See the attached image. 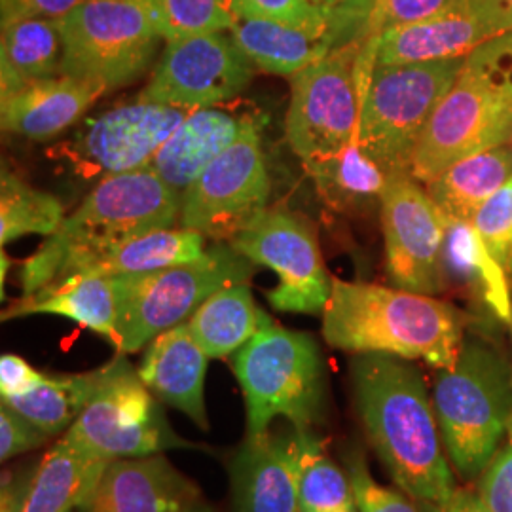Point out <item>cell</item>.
<instances>
[{"label": "cell", "mask_w": 512, "mask_h": 512, "mask_svg": "<svg viewBox=\"0 0 512 512\" xmlns=\"http://www.w3.org/2000/svg\"><path fill=\"white\" fill-rule=\"evenodd\" d=\"M207 365L209 355L184 321L148 344L137 372L158 401L181 410L202 429H209L203 397Z\"/></svg>", "instance_id": "20"}, {"label": "cell", "mask_w": 512, "mask_h": 512, "mask_svg": "<svg viewBox=\"0 0 512 512\" xmlns=\"http://www.w3.org/2000/svg\"><path fill=\"white\" fill-rule=\"evenodd\" d=\"M486 40L488 35L476 21L469 2L454 0L431 18L378 35L376 65H410L467 57Z\"/></svg>", "instance_id": "22"}, {"label": "cell", "mask_w": 512, "mask_h": 512, "mask_svg": "<svg viewBox=\"0 0 512 512\" xmlns=\"http://www.w3.org/2000/svg\"><path fill=\"white\" fill-rule=\"evenodd\" d=\"M63 40L57 19H23L2 27L0 97L61 73Z\"/></svg>", "instance_id": "29"}, {"label": "cell", "mask_w": 512, "mask_h": 512, "mask_svg": "<svg viewBox=\"0 0 512 512\" xmlns=\"http://www.w3.org/2000/svg\"><path fill=\"white\" fill-rule=\"evenodd\" d=\"M97 384V370L71 376H42L33 389L16 397H4L25 420L37 425L48 437L67 433L90 403Z\"/></svg>", "instance_id": "33"}, {"label": "cell", "mask_w": 512, "mask_h": 512, "mask_svg": "<svg viewBox=\"0 0 512 512\" xmlns=\"http://www.w3.org/2000/svg\"><path fill=\"white\" fill-rule=\"evenodd\" d=\"M298 431V512H357L348 473L311 429Z\"/></svg>", "instance_id": "34"}, {"label": "cell", "mask_w": 512, "mask_h": 512, "mask_svg": "<svg viewBox=\"0 0 512 512\" xmlns=\"http://www.w3.org/2000/svg\"><path fill=\"white\" fill-rule=\"evenodd\" d=\"M232 366L245 397L247 435L268 431L279 416L296 429L325 420V363L308 332L270 321L236 351Z\"/></svg>", "instance_id": "6"}, {"label": "cell", "mask_w": 512, "mask_h": 512, "mask_svg": "<svg viewBox=\"0 0 512 512\" xmlns=\"http://www.w3.org/2000/svg\"><path fill=\"white\" fill-rule=\"evenodd\" d=\"M200 490L162 454L112 459L80 512H184Z\"/></svg>", "instance_id": "18"}, {"label": "cell", "mask_w": 512, "mask_h": 512, "mask_svg": "<svg viewBox=\"0 0 512 512\" xmlns=\"http://www.w3.org/2000/svg\"><path fill=\"white\" fill-rule=\"evenodd\" d=\"M65 439L105 459L148 458L173 448H194L167 423L158 397L124 353L97 368L92 399Z\"/></svg>", "instance_id": "9"}, {"label": "cell", "mask_w": 512, "mask_h": 512, "mask_svg": "<svg viewBox=\"0 0 512 512\" xmlns=\"http://www.w3.org/2000/svg\"><path fill=\"white\" fill-rule=\"evenodd\" d=\"M203 238L205 236L200 232L184 226L147 232L112 245L74 275L116 277L154 272L175 264H184L205 253Z\"/></svg>", "instance_id": "31"}, {"label": "cell", "mask_w": 512, "mask_h": 512, "mask_svg": "<svg viewBox=\"0 0 512 512\" xmlns=\"http://www.w3.org/2000/svg\"><path fill=\"white\" fill-rule=\"evenodd\" d=\"M304 165L325 203L348 215H366L380 207L393 177L366 152L359 137L348 147Z\"/></svg>", "instance_id": "25"}, {"label": "cell", "mask_w": 512, "mask_h": 512, "mask_svg": "<svg viewBox=\"0 0 512 512\" xmlns=\"http://www.w3.org/2000/svg\"><path fill=\"white\" fill-rule=\"evenodd\" d=\"M442 272L448 285H456L484 302L495 317L512 323V304L505 268L495 260L473 222L448 219L442 245Z\"/></svg>", "instance_id": "24"}, {"label": "cell", "mask_w": 512, "mask_h": 512, "mask_svg": "<svg viewBox=\"0 0 512 512\" xmlns=\"http://www.w3.org/2000/svg\"><path fill=\"white\" fill-rule=\"evenodd\" d=\"M310 2H313L315 6H321V8H330V6L338 4L340 0H310Z\"/></svg>", "instance_id": "49"}, {"label": "cell", "mask_w": 512, "mask_h": 512, "mask_svg": "<svg viewBox=\"0 0 512 512\" xmlns=\"http://www.w3.org/2000/svg\"><path fill=\"white\" fill-rule=\"evenodd\" d=\"M512 177V143L446 167L425 190L448 219L473 222L476 211Z\"/></svg>", "instance_id": "28"}, {"label": "cell", "mask_w": 512, "mask_h": 512, "mask_svg": "<svg viewBox=\"0 0 512 512\" xmlns=\"http://www.w3.org/2000/svg\"><path fill=\"white\" fill-rule=\"evenodd\" d=\"M230 35L255 67L287 78L332 52L329 33L275 19H236Z\"/></svg>", "instance_id": "26"}, {"label": "cell", "mask_w": 512, "mask_h": 512, "mask_svg": "<svg viewBox=\"0 0 512 512\" xmlns=\"http://www.w3.org/2000/svg\"><path fill=\"white\" fill-rule=\"evenodd\" d=\"M184 512H211V511H209V509H207V507H205V505H203L202 501H200V503H196V505H194V507H190V509H188V511H184Z\"/></svg>", "instance_id": "50"}, {"label": "cell", "mask_w": 512, "mask_h": 512, "mask_svg": "<svg viewBox=\"0 0 512 512\" xmlns=\"http://www.w3.org/2000/svg\"><path fill=\"white\" fill-rule=\"evenodd\" d=\"M42 372L35 370L23 357L4 353L0 357V397H16L27 393L42 380Z\"/></svg>", "instance_id": "44"}, {"label": "cell", "mask_w": 512, "mask_h": 512, "mask_svg": "<svg viewBox=\"0 0 512 512\" xmlns=\"http://www.w3.org/2000/svg\"><path fill=\"white\" fill-rule=\"evenodd\" d=\"M255 266L230 243H219L184 264L110 277L118 300L112 346L124 355L145 348L164 330L188 321L211 294L228 285L249 283Z\"/></svg>", "instance_id": "7"}, {"label": "cell", "mask_w": 512, "mask_h": 512, "mask_svg": "<svg viewBox=\"0 0 512 512\" xmlns=\"http://www.w3.org/2000/svg\"><path fill=\"white\" fill-rule=\"evenodd\" d=\"M27 315H61L105 336L110 344L116 340L118 300L110 277L73 275L54 281L37 293L21 294L2 311V321Z\"/></svg>", "instance_id": "23"}, {"label": "cell", "mask_w": 512, "mask_h": 512, "mask_svg": "<svg viewBox=\"0 0 512 512\" xmlns=\"http://www.w3.org/2000/svg\"><path fill=\"white\" fill-rule=\"evenodd\" d=\"M512 143V93L463 65L414 150L410 175L427 184L446 167Z\"/></svg>", "instance_id": "10"}, {"label": "cell", "mask_w": 512, "mask_h": 512, "mask_svg": "<svg viewBox=\"0 0 512 512\" xmlns=\"http://www.w3.org/2000/svg\"><path fill=\"white\" fill-rule=\"evenodd\" d=\"M65 220V207L44 190L2 169L0 177V245L23 236H54Z\"/></svg>", "instance_id": "35"}, {"label": "cell", "mask_w": 512, "mask_h": 512, "mask_svg": "<svg viewBox=\"0 0 512 512\" xmlns=\"http://www.w3.org/2000/svg\"><path fill=\"white\" fill-rule=\"evenodd\" d=\"M188 112L145 101L103 112L88 120L67 148L74 171L88 179H107L152 164Z\"/></svg>", "instance_id": "16"}, {"label": "cell", "mask_w": 512, "mask_h": 512, "mask_svg": "<svg viewBox=\"0 0 512 512\" xmlns=\"http://www.w3.org/2000/svg\"><path fill=\"white\" fill-rule=\"evenodd\" d=\"M467 315L429 294L332 279L323 338L332 348L387 353L446 368L458 357Z\"/></svg>", "instance_id": "2"}, {"label": "cell", "mask_w": 512, "mask_h": 512, "mask_svg": "<svg viewBox=\"0 0 512 512\" xmlns=\"http://www.w3.org/2000/svg\"><path fill=\"white\" fill-rule=\"evenodd\" d=\"M183 198L175 194L152 164L101 179L65 217L61 228L21 264L23 294L78 274L112 245L147 232L173 228L181 219Z\"/></svg>", "instance_id": "3"}, {"label": "cell", "mask_w": 512, "mask_h": 512, "mask_svg": "<svg viewBox=\"0 0 512 512\" xmlns=\"http://www.w3.org/2000/svg\"><path fill=\"white\" fill-rule=\"evenodd\" d=\"M236 19H275L329 33V10L310 0H226Z\"/></svg>", "instance_id": "37"}, {"label": "cell", "mask_w": 512, "mask_h": 512, "mask_svg": "<svg viewBox=\"0 0 512 512\" xmlns=\"http://www.w3.org/2000/svg\"><path fill=\"white\" fill-rule=\"evenodd\" d=\"M110 459L59 439L38 461L25 512H73L90 499Z\"/></svg>", "instance_id": "27"}, {"label": "cell", "mask_w": 512, "mask_h": 512, "mask_svg": "<svg viewBox=\"0 0 512 512\" xmlns=\"http://www.w3.org/2000/svg\"><path fill=\"white\" fill-rule=\"evenodd\" d=\"M167 40L230 31L236 16L226 0H141Z\"/></svg>", "instance_id": "36"}, {"label": "cell", "mask_w": 512, "mask_h": 512, "mask_svg": "<svg viewBox=\"0 0 512 512\" xmlns=\"http://www.w3.org/2000/svg\"><path fill=\"white\" fill-rule=\"evenodd\" d=\"M37 467L4 473L0 484V512H25L29 490Z\"/></svg>", "instance_id": "46"}, {"label": "cell", "mask_w": 512, "mask_h": 512, "mask_svg": "<svg viewBox=\"0 0 512 512\" xmlns=\"http://www.w3.org/2000/svg\"><path fill=\"white\" fill-rule=\"evenodd\" d=\"M473 226L488 251L507 270L512 251V177L476 211Z\"/></svg>", "instance_id": "39"}, {"label": "cell", "mask_w": 512, "mask_h": 512, "mask_svg": "<svg viewBox=\"0 0 512 512\" xmlns=\"http://www.w3.org/2000/svg\"><path fill=\"white\" fill-rule=\"evenodd\" d=\"M511 329H512V323H511Z\"/></svg>", "instance_id": "53"}, {"label": "cell", "mask_w": 512, "mask_h": 512, "mask_svg": "<svg viewBox=\"0 0 512 512\" xmlns=\"http://www.w3.org/2000/svg\"><path fill=\"white\" fill-rule=\"evenodd\" d=\"M103 93L99 84L57 74L0 97V124L8 133L48 141L80 122Z\"/></svg>", "instance_id": "21"}, {"label": "cell", "mask_w": 512, "mask_h": 512, "mask_svg": "<svg viewBox=\"0 0 512 512\" xmlns=\"http://www.w3.org/2000/svg\"><path fill=\"white\" fill-rule=\"evenodd\" d=\"M507 270H509V272H512V251L511 256H509V262H507Z\"/></svg>", "instance_id": "51"}, {"label": "cell", "mask_w": 512, "mask_h": 512, "mask_svg": "<svg viewBox=\"0 0 512 512\" xmlns=\"http://www.w3.org/2000/svg\"><path fill=\"white\" fill-rule=\"evenodd\" d=\"M433 408L452 467L461 478L482 476L512 418V368L482 338H463L456 361L437 368Z\"/></svg>", "instance_id": "4"}, {"label": "cell", "mask_w": 512, "mask_h": 512, "mask_svg": "<svg viewBox=\"0 0 512 512\" xmlns=\"http://www.w3.org/2000/svg\"><path fill=\"white\" fill-rule=\"evenodd\" d=\"M86 0H0V23L23 19H61Z\"/></svg>", "instance_id": "43"}, {"label": "cell", "mask_w": 512, "mask_h": 512, "mask_svg": "<svg viewBox=\"0 0 512 512\" xmlns=\"http://www.w3.org/2000/svg\"><path fill=\"white\" fill-rule=\"evenodd\" d=\"M420 512H492L480 494L469 488H456L454 494L439 503L416 501Z\"/></svg>", "instance_id": "47"}, {"label": "cell", "mask_w": 512, "mask_h": 512, "mask_svg": "<svg viewBox=\"0 0 512 512\" xmlns=\"http://www.w3.org/2000/svg\"><path fill=\"white\" fill-rule=\"evenodd\" d=\"M385 268L395 287L439 296L446 291L442 245L448 217L412 175H393L382 205Z\"/></svg>", "instance_id": "15"}, {"label": "cell", "mask_w": 512, "mask_h": 512, "mask_svg": "<svg viewBox=\"0 0 512 512\" xmlns=\"http://www.w3.org/2000/svg\"><path fill=\"white\" fill-rule=\"evenodd\" d=\"M346 473L357 512H420L416 501L404 492L380 486L368 471L365 454L353 448L346 458Z\"/></svg>", "instance_id": "38"}, {"label": "cell", "mask_w": 512, "mask_h": 512, "mask_svg": "<svg viewBox=\"0 0 512 512\" xmlns=\"http://www.w3.org/2000/svg\"><path fill=\"white\" fill-rule=\"evenodd\" d=\"M298 431L247 435L230 463L236 512H298Z\"/></svg>", "instance_id": "17"}, {"label": "cell", "mask_w": 512, "mask_h": 512, "mask_svg": "<svg viewBox=\"0 0 512 512\" xmlns=\"http://www.w3.org/2000/svg\"><path fill=\"white\" fill-rule=\"evenodd\" d=\"M260 128L256 118L184 192L181 226L230 241L266 209L272 183L260 147Z\"/></svg>", "instance_id": "13"}, {"label": "cell", "mask_w": 512, "mask_h": 512, "mask_svg": "<svg viewBox=\"0 0 512 512\" xmlns=\"http://www.w3.org/2000/svg\"><path fill=\"white\" fill-rule=\"evenodd\" d=\"M509 437H511V440H512V418H511V423H509Z\"/></svg>", "instance_id": "52"}, {"label": "cell", "mask_w": 512, "mask_h": 512, "mask_svg": "<svg viewBox=\"0 0 512 512\" xmlns=\"http://www.w3.org/2000/svg\"><path fill=\"white\" fill-rule=\"evenodd\" d=\"M0 264H2V268H0V287H2V298H4V283H6V270H8V266H10V260H8V256L6 253L2 251V255H0Z\"/></svg>", "instance_id": "48"}, {"label": "cell", "mask_w": 512, "mask_h": 512, "mask_svg": "<svg viewBox=\"0 0 512 512\" xmlns=\"http://www.w3.org/2000/svg\"><path fill=\"white\" fill-rule=\"evenodd\" d=\"M454 0H340L330 6L329 38L334 48L366 42L389 29L431 18Z\"/></svg>", "instance_id": "32"}, {"label": "cell", "mask_w": 512, "mask_h": 512, "mask_svg": "<svg viewBox=\"0 0 512 512\" xmlns=\"http://www.w3.org/2000/svg\"><path fill=\"white\" fill-rule=\"evenodd\" d=\"M465 65L512 93V31L482 42L465 57Z\"/></svg>", "instance_id": "40"}, {"label": "cell", "mask_w": 512, "mask_h": 512, "mask_svg": "<svg viewBox=\"0 0 512 512\" xmlns=\"http://www.w3.org/2000/svg\"><path fill=\"white\" fill-rule=\"evenodd\" d=\"M365 42L334 48L291 78L287 141L302 162L334 154L359 137L361 86L357 61Z\"/></svg>", "instance_id": "11"}, {"label": "cell", "mask_w": 512, "mask_h": 512, "mask_svg": "<svg viewBox=\"0 0 512 512\" xmlns=\"http://www.w3.org/2000/svg\"><path fill=\"white\" fill-rule=\"evenodd\" d=\"M57 25L63 40L59 74L105 92L143 78L164 40L141 0H86Z\"/></svg>", "instance_id": "8"}, {"label": "cell", "mask_w": 512, "mask_h": 512, "mask_svg": "<svg viewBox=\"0 0 512 512\" xmlns=\"http://www.w3.org/2000/svg\"><path fill=\"white\" fill-rule=\"evenodd\" d=\"M488 38L512 31V0H467Z\"/></svg>", "instance_id": "45"}, {"label": "cell", "mask_w": 512, "mask_h": 512, "mask_svg": "<svg viewBox=\"0 0 512 512\" xmlns=\"http://www.w3.org/2000/svg\"><path fill=\"white\" fill-rule=\"evenodd\" d=\"M349 380L366 437L404 494L431 503L454 494L456 478L420 368L387 353H359Z\"/></svg>", "instance_id": "1"}, {"label": "cell", "mask_w": 512, "mask_h": 512, "mask_svg": "<svg viewBox=\"0 0 512 512\" xmlns=\"http://www.w3.org/2000/svg\"><path fill=\"white\" fill-rule=\"evenodd\" d=\"M239 255L279 277L268 293L277 311L319 315L329 302L330 279L310 220L281 209H264L228 241Z\"/></svg>", "instance_id": "12"}, {"label": "cell", "mask_w": 512, "mask_h": 512, "mask_svg": "<svg viewBox=\"0 0 512 512\" xmlns=\"http://www.w3.org/2000/svg\"><path fill=\"white\" fill-rule=\"evenodd\" d=\"M270 321L251 287L236 283L211 294L188 319V329L209 359H220L243 348Z\"/></svg>", "instance_id": "30"}, {"label": "cell", "mask_w": 512, "mask_h": 512, "mask_svg": "<svg viewBox=\"0 0 512 512\" xmlns=\"http://www.w3.org/2000/svg\"><path fill=\"white\" fill-rule=\"evenodd\" d=\"M251 112L209 109L190 110L181 126L156 152L152 167L181 198L203 169L220 156L255 122Z\"/></svg>", "instance_id": "19"}, {"label": "cell", "mask_w": 512, "mask_h": 512, "mask_svg": "<svg viewBox=\"0 0 512 512\" xmlns=\"http://www.w3.org/2000/svg\"><path fill=\"white\" fill-rule=\"evenodd\" d=\"M480 497L492 512H512V440L480 478Z\"/></svg>", "instance_id": "42"}, {"label": "cell", "mask_w": 512, "mask_h": 512, "mask_svg": "<svg viewBox=\"0 0 512 512\" xmlns=\"http://www.w3.org/2000/svg\"><path fill=\"white\" fill-rule=\"evenodd\" d=\"M253 67L224 31L167 40L139 101L184 110L217 107L251 84Z\"/></svg>", "instance_id": "14"}, {"label": "cell", "mask_w": 512, "mask_h": 512, "mask_svg": "<svg viewBox=\"0 0 512 512\" xmlns=\"http://www.w3.org/2000/svg\"><path fill=\"white\" fill-rule=\"evenodd\" d=\"M378 37L357 61L361 86L359 143L389 175H410L421 135L444 95L456 84L465 57L410 65H376Z\"/></svg>", "instance_id": "5"}, {"label": "cell", "mask_w": 512, "mask_h": 512, "mask_svg": "<svg viewBox=\"0 0 512 512\" xmlns=\"http://www.w3.org/2000/svg\"><path fill=\"white\" fill-rule=\"evenodd\" d=\"M48 435L8 404L0 406V461L6 463L48 442Z\"/></svg>", "instance_id": "41"}]
</instances>
